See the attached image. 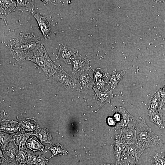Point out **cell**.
Listing matches in <instances>:
<instances>
[{"label":"cell","instance_id":"cell-1","mask_svg":"<svg viewBox=\"0 0 165 165\" xmlns=\"http://www.w3.org/2000/svg\"><path fill=\"white\" fill-rule=\"evenodd\" d=\"M43 45L42 39L33 33L24 34L13 41L9 49L13 57L18 61L28 60L33 54Z\"/></svg>","mask_w":165,"mask_h":165},{"label":"cell","instance_id":"cell-2","mask_svg":"<svg viewBox=\"0 0 165 165\" xmlns=\"http://www.w3.org/2000/svg\"><path fill=\"white\" fill-rule=\"evenodd\" d=\"M137 143L144 150L155 147L159 144L157 135L147 124L145 119L140 116L136 126Z\"/></svg>","mask_w":165,"mask_h":165},{"label":"cell","instance_id":"cell-3","mask_svg":"<svg viewBox=\"0 0 165 165\" xmlns=\"http://www.w3.org/2000/svg\"><path fill=\"white\" fill-rule=\"evenodd\" d=\"M28 60L39 66L48 77L53 76L61 71L50 59L44 45L36 51Z\"/></svg>","mask_w":165,"mask_h":165},{"label":"cell","instance_id":"cell-4","mask_svg":"<svg viewBox=\"0 0 165 165\" xmlns=\"http://www.w3.org/2000/svg\"><path fill=\"white\" fill-rule=\"evenodd\" d=\"M93 73L90 68L75 75L77 79L78 90H86L91 89L94 85Z\"/></svg>","mask_w":165,"mask_h":165},{"label":"cell","instance_id":"cell-5","mask_svg":"<svg viewBox=\"0 0 165 165\" xmlns=\"http://www.w3.org/2000/svg\"><path fill=\"white\" fill-rule=\"evenodd\" d=\"M54 79L65 88L75 91L78 90L77 83L75 79L64 70L55 74Z\"/></svg>","mask_w":165,"mask_h":165},{"label":"cell","instance_id":"cell-6","mask_svg":"<svg viewBox=\"0 0 165 165\" xmlns=\"http://www.w3.org/2000/svg\"><path fill=\"white\" fill-rule=\"evenodd\" d=\"M118 129L117 135L120 142L125 145L137 143L136 127Z\"/></svg>","mask_w":165,"mask_h":165},{"label":"cell","instance_id":"cell-7","mask_svg":"<svg viewBox=\"0 0 165 165\" xmlns=\"http://www.w3.org/2000/svg\"><path fill=\"white\" fill-rule=\"evenodd\" d=\"M78 54L77 50L63 43H60L56 59L63 61L67 64H70L72 62L71 57L73 56L74 57Z\"/></svg>","mask_w":165,"mask_h":165},{"label":"cell","instance_id":"cell-8","mask_svg":"<svg viewBox=\"0 0 165 165\" xmlns=\"http://www.w3.org/2000/svg\"><path fill=\"white\" fill-rule=\"evenodd\" d=\"M18 150V146L14 141L10 142L3 151L1 163L6 161L9 163L16 165V156Z\"/></svg>","mask_w":165,"mask_h":165},{"label":"cell","instance_id":"cell-9","mask_svg":"<svg viewBox=\"0 0 165 165\" xmlns=\"http://www.w3.org/2000/svg\"><path fill=\"white\" fill-rule=\"evenodd\" d=\"M36 20L39 27L40 30L45 39L50 38L52 28L50 24L47 20V18L42 16L35 10L31 12Z\"/></svg>","mask_w":165,"mask_h":165},{"label":"cell","instance_id":"cell-10","mask_svg":"<svg viewBox=\"0 0 165 165\" xmlns=\"http://www.w3.org/2000/svg\"><path fill=\"white\" fill-rule=\"evenodd\" d=\"M73 69L72 74H77L85 71L90 68V60L79 54L72 58Z\"/></svg>","mask_w":165,"mask_h":165},{"label":"cell","instance_id":"cell-11","mask_svg":"<svg viewBox=\"0 0 165 165\" xmlns=\"http://www.w3.org/2000/svg\"><path fill=\"white\" fill-rule=\"evenodd\" d=\"M119 112L121 114V119L119 124L118 129H123L136 127L137 122L136 117L130 114L123 107H120Z\"/></svg>","mask_w":165,"mask_h":165},{"label":"cell","instance_id":"cell-12","mask_svg":"<svg viewBox=\"0 0 165 165\" xmlns=\"http://www.w3.org/2000/svg\"><path fill=\"white\" fill-rule=\"evenodd\" d=\"M18 122L13 120H2L0 122V131L13 134L21 129Z\"/></svg>","mask_w":165,"mask_h":165},{"label":"cell","instance_id":"cell-13","mask_svg":"<svg viewBox=\"0 0 165 165\" xmlns=\"http://www.w3.org/2000/svg\"><path fill=\"white\" fill-rule=\"evenodd\" d=\"M97 98V104L99 106L102 107L107 103H110L111 100L114 95L112 90H109L108 88L102 92L97 88H93Z\"/></svg>","mask_w":165,"mask_h":165},{"label":"cell","instance_id":"cell-14","mask_svg":"<svg viewBox=\"0 0 165 165\" xmlns=\"http://www.w3.org/2000/svg\"><path fill=\"white\" fill-rule=\"evenodd\" d=\"M92 70L94 77V85L97 89L101 90L108 84V82L105 79L106 73L100 68Z\"/></svg>","mask_w":165,"mask_h":165},{"label":"cell","instance_id":"cell-15","mask_svg":"<svg viewBox=\"0 0 165 165\" xmlns=\"http://www.w3.org/2000/svg\"><path fill=\"white\" fill-rule=\"evenodd\" d=\"M0 17L5 18L16 6V2L13 0H0Z\"/></svg>","mask_w":165,"mask_h":165},{"label":"cell","instance_id":"cell-16","mask_svg":"<svg viewBox=\"0 0 165 165\" xmlns=\"http://www.w3.org/2000/svg\"><path fill=\"white\" fill-rule=\"evenodd\" d=\"M162 101L157 92L149 100V112H160L163 106Z\"/></svg>","mask_w":165,"mask_h":165},{"label":"cell","instance_id":"cell-17","mask_svg":"<svg viewBox=\"0 0 165 165\" xmlns=\"http://www.w3.org/2000/svg\"><path fill=\"white\" fill-rule=\"evenodd\" d=\"M19 124L20 128L26 132L36 131L39 128L36 121L31 118L22 119Z\"/></svg>","mask_w":165,"mask_h":165},{"label":"cell","instance_id":"cell-18","mask_svg":"<svg viewBox=\"0 0 165 165\" xmlns=\"http://www.w3.org/2000/svg\"><path fill=\"white\" fill-rule=\"evenodd\" d=\"M125 149L130 155L133 156L138 162L139 158L145 150L137 143L125 145Z\"/></svg>","mask_w":165,"mask_h":165},{"label":"cell","instance_id":"cell-19","mask_svg":"<svg viewBox=\"0 0 165 165\" xmlns=\"http://www.w3.org/2000/svg\"><path fill=\"white\" fill-rule=\"evenodd\" d=\"M33 133V132H26L25 131L21 128L20 131L13 134L14 141L19 147H25L26 143L30 136L32 135Z\"/></svg>","mask_w":165,"mask_h":165},{"label":"cell","instance_id":"cell-20","mask_svg":"<svg viewBox=\"0 0 165 165\" xmlns=\"http://www.w3.org/2000/svg\"><path fill=\"white\" fill-rule=\"evenodd\" d=\"M35 131V133L32 135L37 137L41 143L51 145L53 139L49 130L46 128H39Z\"/></svg>","mask_w":165,"mask_h":165},{"label":"cell","instance_id":"cell-21","mask_svg":"<svg viewBox=\"0 0 165 165\" xmlns=\"http://www.w3.org/2000/svg\"><path fill=\"white\" fill-rule=\"evenodd\" d=\"M125 72V70L119 72L114 71L112 75H110L108 73H106V76L109 80L108 84L110 85L112 89H114L116 87Z\"/></svg>","mask_w":165,"mask_h":165},{"label":"cell","instance_id":"cell-22","mask_svg":"<svg viewBox=\"0 0 165 165\" xmlns=\"http://www.w3.org/2000/svg\"><path fill=\"white\" fill-rule=\"evenodd\" d=\"M117 165H137L138 163L135 159L129 154L125 149L122 152L120 159Z\"/></svg>","mask_w":165,"mask_h":165},{"label":"cell","instance_id":"cell-23","mask_svg":"<svg viewBox=\"0 0 165 165\" xmlns=\"http://www.w3.org/2000/svg\"><path fill=\"white\" fill-rule=\"evenodd\" d=\"M26 144L28 148L34 152L43 151L45 148V146L34 136L28 139L26 143Z\"/></svg>","mask_w":165,"mask_h":165},{"label":"cell","instance_id":"cell-24","mask_svg":"<svg viewBox=\"0 0 165 165\" xmlns=\"http://www.w3.org/2000/svg\"><path fill=\"white\" fill-rule=\"evenodd\" d=\"M47 149L51 151L52 153L51 156L49 158V159L52 157L60 155H67L68 153L65 148L60 143L53 145H51Z\"/></svg>","mask_w":165,"mask_h":165},{"label":"cell","instance_id":"cell-25","mask_svg":"<svg viewBox=\"0 0 165 165\" xmlns=\"http://www.w3.org/2000/svg\"><path fill=\"white\" fill-rule=\"evenodd\" d=\"M151 121L156 124L161 130L163 129L164 126L163 120V114L160 112H151L148 114Z\"/></svg>","mask_w":165,"mask_h":165},{"label":"cell","instance_id":"cell-26","mask_svg":"<svg viewBox=\"0 0 165 165\" xmlns=\"http://www.w3.org/2000/svg\"><path fill=\"white\" fill-rule=\"evenodd\" d=\"M27 157V148L19 147V150L16 156V165H22L26 163Z\"/></svg>","mask_w":165,"mask_h":165},{"label":"cell","instance_id":"cell-27","mask_svg":"<svg viewBox=\"0 0 165 165\" xmlns=\"http://www.w3.org/2000/svg\"><path fill=\"white\" fill-rule=\"evenodd\" d=\"M0 148L3 151L10 142L14 141L13 135L0 131Z\"/></svg>","mask_w":165,"mask_h":165},{"label":"cell","instance_id":"cell-28","mask_svg":"<svg viewBox=\"0 0 165 165\" xmlns=\"http://www.w3.org/2000/svg\"><path fill=\"white\" fill-rule=\"evenodd\" d=\"M16 6H25L27 10L30 13L35 10L34 0H16Z\"/></svg>","mask_w":165,"mask_h":165},{"label":"cell","instance_id":"cell-29","mask_svg":"<svg viewBox=\"0 0 165 165\" xmlns=\"http://www.w3.org/2000/svg\"><path fill=\"white\" fill-rule=\"evenodd\" d=\"M151 161V165H165V157L157 153L152 157Z\"/></svg>","mask_w":165,"mask_h":165},{"label":"cell","instance_id":"cell-30","mask_svg":"<svg viewBox=\"0 0 165 165\" xmlns=\"http://www.w3.org/2000/svg\"><path fill=\"white\" fill-rule=\"evenodd\" d=\"M125 145L119 141L116 143L115 146V154L116 160V163L119 160L121 154L125 149Z\"/></svg>","mask_w":165,"mask_h":165},{"label":"cell","instance_id":"cell-31","mask_svg":"<svg viewBox=\"0 0 165 165\" xmlns=\"http://www.w3.org/2000/svg\"><path fill=\"white\" fill-rule=\"evenodd\" d=\"M27 157L26 163L27 164L36 165L37 156L32 151L27 148Z\"/></svg>","mask_w":165,"mask_h":165},{"label":"cell","instance_id":"cell-32","mask_svg":"<svg viewBox=\"0 0 165 165\" xmlns=\"http://www.w3.org/2000/svg\"><path fill=\"white\" fill-rule=\"evenodd\" d=\"M49 160L44 155L39 154L37 156L36 165H49Z\"/></svg>","mask_w":165,"mask_h":165},{"label":"cell","instance_id":"cell-33","mask_svg":"<svg viewBox=\"0 0 165 165\" xmlns=\"http://www.w3.org/2000/svg\"><path fill=\"white\" fill-rule=\"evenodd\" d=\"M160 97L163 106L165 103V86L160 89L157 91Z\"/></svg>","mask_w":165,"mask_h":165},{"label":"cell","instance_id":"cell-34","mask_svg":"<svg viewBox=\"0 0 165 165\" xmlns=\"http://www.w3.org/2000/svg\"><path fill=\"white\" fill-rule=\"evenodd\" d=\"M107 122L108 125L110 126H115L116 122L113 118L111 117H109L107 118Z\"/></svg>","mask_w":165,"mask_h":165},{"label":"cell","instance_id":"cell-35","mask_svg":"<svg viewBox=\"0 0 165 165\" xmlns=\"http://www.w3.org/2000/svg\"><path fill=\"white\" fill-rule=\"evenodd\" d=\"M113 118L116 122H120L121 119V114L120 113L116 112L114 114Z\"/></svg>","mask_w":165,"mask_h":165},{"label":"cell","instance_id":"cell-36","mask_svg":"<svg viewBox=\"0 0 165 165\" xmlns=\"http://www.w3.org/2000/svg\"><path fill=\"white\" fill-rule=\"evenodd\" d=\"M101 165H117L116 164H101Z\"/></svg>","mask_w":165,"mask_h":165},{"label":"cell","instance_id":"cell-37","mask_svg":"<svg viewBox=\"0 0 165 165\" xmlns=\"http://www.w3.org/2000/svg\"><path fill=\"white\" fill-rule=\"evenodd\" d=\"M22 165H28V164H23Z\"/></svg>","mask_w":165,"mask_h":165},{"label":"cell","instance_id":"cell-38","mask_svg":"<svg viewBox=\"0 0 165 165\" xmlns=\"http://www.w3.org/2000/svg\"><path fill=\"white\" fill-rule=\"evenodd\" d=\"M137 165H139L138 164Z\"/></svg>","mask_w":165,"mask_h":165},{"label":"cell","instance_id":"cell-39","mask_svg":"<svg viewBox=\"0 0 165 165\" xmlns=\"http://www.w3.org/2000/svg\"></svg>","mask_w":165,"mask_h":165},{"label":"cell","instance_id":"cell-40","mask_svg":"<svg viewBox=\"0 0 165 165\" xmlns=\"http://www.w3.org/2000/svg\"></svg>","mask_w":165,"mask_h":165}]
</instances>
